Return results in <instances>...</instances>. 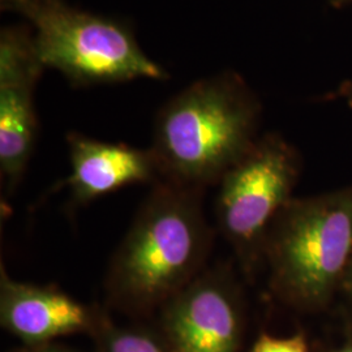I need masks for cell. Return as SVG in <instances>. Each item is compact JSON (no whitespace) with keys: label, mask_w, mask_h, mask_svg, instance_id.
Wrapping results in <instances>:
<instances>
[{"label":"cell","mask_w":352,"mask_h":352,"mask_svg":"<svg viewBox=\"0 0 352 352\" xmlns=\"http://www.w3.org/2000/svg\"><path fill=\"white\" fill-rule=\"evenodd\" d=\"M263 257L277 295L304 307L327 302L352 258V189L291 200L269 228Z\"/></svg>","instance_id":"obj_3"},{"label":"cell","mask_w":352,"mask_h":352,"mask_svg":"<svg viewBox=\"0 0 352 352\" xmlns=\"http://www.w3.org/2000/svg\"><path fill=\"white\" fill-rule=\"evenodd\" d=\"M204 189L166 180L154 184L111 258L106 278L110 302L148 312L201 274L213 245Z\"/></svg>","instance_id":"obj_1"},{"label":"cell","mask_w":352,"mask_h":352,"mask_svg":"<svg viewBox=\"0 0 352 352\" xmlns=\"http://www.w3.org/2000/svg\"><path fill=\"white\" fill-rule=\"evenodd\" d=\"M0 321L4 329L30 346L87 330L91 311L56 286L14 280L0 269Z\"/></svg>","instance_id":"obj_8"},{"label":"cell","mask_w":352,"mask_h":352,"mask_svg":"<svg viewBox=\"0 0 352 352\" xmlns=\"http://www.w3.org/2000/svg\"><path fill=\"white\" fill-rule=\"evenodd\" d=\"M41 0H0L1 11H12L25 16V13Z\"/></svg>","instance_id":"obj_12"},{"label":"cell","mask_w":352,"mask_h":352,"mask_svg":"<svg viewBox=\"0 0 352 352\" xmlns=\"http://www.w3.org/2000/svg\"><path fill=\"white\" fill-rule=\"evenodd\" d=\"M239 295L225 269L204 270L161 307L168 351H238Z\"/></svg>","instance_id":"obj_7"},{"label":"cell","mask_w":352,"mask_h":352,"mask_svg":"<svg viewBox=\"0 0 352 352\" xmlns=\"http://www.w3.org/2000/svg\"><path fill=\"white\" fill-rule=\"evenodd\" d=\"M20 352H69L60 347H56V346H47L46 343L45 344H37V346H33L32 349H28L24 351Z\"/></svg>","instance_id":"obj_13"},{"label":"cell","mask_w":352,"mask_h":352,"mask_svg":"<svg viewBox=\"0 0 352 352\" xmlns=\"http://www.w3.org/2000/svg\"><path fill=\"white\" fill-rule=\"evenodd\" d=\"M337 6H342V4H344V3H347V1H351V0H333Z\"/></svg>","instance_id":"obj_15"},{"label":"cell","mask_w":352,"mask_h":352,"mask_svg":"<svg viewBox=\"0 0 352 352\" xmlns=\"http://www.w3.org/2000/svg\"><path fill=\"white\" fill-rule=\"evenodd\" d=\"M38 55L76 88L168 78L141 49L126 21L89 12L65 0H41L25 13Z\"/></svg>","instance_id":"obj_4"},{"label":"cell","mask_w":352,"mask_h":352,"mask_svg":"<svg viewBox=\"0 0 352 352\" xmlns=\"http://www.w3.org/2000/svg\"><path fill=\"white\" fill-rule=\"evenodd\" d=\"M258 104L235 74L192 82L160 109L151 149L162 180L205 188L254 144Z\"/></svg>","instance_id":"obj_2"},{"label":"cell","mask_w":352,"mask_h":352,"mask_svg":"<svg viewBox=\"0 0 352 352\" xmlns=\"http://www.w3.org/2000/svg\"><path fill=\"white\" fill-rule=\"evenodd\" d=\"M67 145L71 164L67 186L76 204H88L126 186L162 180L151 149L91 139L78 132L67 135Z\"/></svg>","instance_id":"obj_9"},{"label":"cell","mask_w":352,"mask_h":352,"mask_svg":"<svg viewBox=\"0 0 352 352\" xmlns=\"http://www.w3.org/2000/svg\"><path fill=\"white\" fill-rule=\"evenodd\" d=\"M102 352H170L166 343L139 329H107Z\"/></svg>","instance_id":"obj_10"},{"label":"cell","mask_w":352,"mask_h":352,"mask_svg":"<svg viewBox=\"0 0 352 352\" xmlns=\"http://www.w3.org/2000/svg\"><path fill=\"white\" fill-rule=\"evenodd\" d=\"M342 285H343V287L347 289V292L352 296V258L351 261H350V264H349L347 270H346V274H344V277H343V280H342Z\"/></svg>","instance_id":"obj_14"},{"label":"cell","mask_w":352,"mask_h":352,"mask_svg":"<svg viewBox=\"0 0 352 352\" xmlns=\"http://www.w3.org/2000/svg\"><path fill=\"white\" fill-rule=\"evenodd\" d=\"M251 352H308V347L302 336L274 338L264 334L254 343Z\"/></svg>","instance_id":"obj_11"},{"label":"cell","mask_w":352,"mask_h":352,"mask_svg":"<svg viewBox=\"0 0 352 352\" xmlns=\"http://www.w3.org/2000/svg\"><path fill=\"white\" fill-rule=\"evenodd\" d=\"M46 67L30 25L0 32V173L11 193L23 180L36 148L34 91Z\"/></svg>","instance_id":"obj_6"},{"label":"cell","mask_w":352,"mask_h":352,"mask_svg":"<svg viewBox=\"0 0 352 352\" xmlns=\"http://www.w3.org/2000/svg\"><path fill=\"white\" fill-rule=\"evenodd\" d=\"M299 175L298 157L277 136L256 140L219 180L217 219L244 270L264 254L269 228L289 204Z\"/></svg>","instance_id":"obj_5"},{"label":"cell","mask_w":352,"mask_h":352,"mask_svg":"<svg viewBox=\"0 0 352 352\" xmlns=\"http://www.w3.org/2000/svg\"><path fill=\"white\" fill-rule=\"evenodd\" d=\"M340 352H352V349H346V350H343V351Z\"/></svg>","instance_id":"obj_16"}]
</instances>
